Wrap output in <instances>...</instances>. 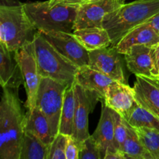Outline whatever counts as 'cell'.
<instances>
[{
    "label": "cell",
    "mask_w": 159,
    "mask_h": 159,
    "mask_svg": "<svg viewBox=\"0 0 159 159\" xmlns=\"http://www.w3.org/2000/svg\"><path fill=\"white\" fill-rule=\"evenodd\" d=\"M85 0H49L50 6H53L56 4H69L80 5Z\"/></svg>",
    "instance_id": "4dcf8cb0"
},
{
    "label": "cell",
    "mask_w": 159,
    "mask_h": 159,
    "mask_svg": "<svg viewBox=\"0 0 159 159\" xmlns=\"http://www.w3.org/2000/svg\"><path fill=\"white\" fill-rule=\"evenodd\" d=\"M73 34L89 51L111 46V40L109 33L102 26L75 30Z\"/></svg>",
    "instance_id": "ffe728a7"
},
{
    "label": "cell",
    "mask_w": 159,
    "mask_h": 159,
    "mask_svg": "<svg viewBox=\"0 0 159 159\" xmlns=\"http://www.w3.org/2000/svg\"><path fill=\"white\" fill-rule=\"evenodd\" d=\"M75 83V82H74ZM76 99L75 94L74 84L67 87L65 92L63 107L61 114L60 127L58 133L72 136L74 131L75 113Z\"/></svg>",
    "instance_id": "44dd1931"
},
{
    "label": "cell",
    "mask_w": 159,
    "mask_h": 159,
    "mask_svg": "<svg viewBox=\"0 0 159 159\" xmlns=\"http://www.w3.org/2000/svg\"><path fill=\"white\" fill-rule=\"evenodd\" d=\"M92 136L97 142L102 159L107 152H118L114 146V117L113 110L102 103V111L99 124Z\"/></svg>",
    "instance_id": "5bb4252c"
},
{
    "label": "cell",
    "mask_w": 159,
    "mask_h": 159,
    "mask_svg": "<svg viewBox=\"0 0 159 159\" xmlns=\"http://www.w3.org/2000/svg\"><path fill=\"white\" fill-rule=\"evenodd\" d=\"M126 120L134 128H149L159 130V118L138 104Z\"/></svg>",
    "instance_id": "cb8c5ba5"
},
{
    "label": "cell",
    "mask_w": 159,
    "mask_h": 159,
    "mask_svg": "<svg viewBox=\"0 0 159 159\" xmlns=\"http://www.w3.org/2000/svg\"><path fill=\"white\" fill-rule=\"evenodd\" d=\"M153 46L138 44L132 46L124 54L125 61L129 71L135 75L152 77Z\"/></svg>",
    "instance_id": "2e32d148"
},
{
    "label": "cell",
    "mask_w": 159,
    "mask_h": 159,
    "mask_svg": "<svg viewBox=\"0 0 159 159\" xmlns=\"http://www.w3.org/2000/svg\"><path fill=\"white\" fill-rule=\"evenodd\" d=\"M2 89L0 102V158L20 159L26 115L17 93L12 89Z\"/></svg>",
    "instance_id": "6da1fadb"
},
{
    "label": "cell",
    "mask_w": 159,
    "mask_h": 159,
    "mask_svg": "<svg viewBox=\"0 0 159 159\" xmlns=\"http://www.w3.org/2000/svg\"><path fill=\"white\" fill-rule=\"evenodd\" d=\"M50 145L30 132L24 131L20 159H49Z\"/></svg>",
    "instance_id": "7402d4cb"
},
{
    "label": "cell",
    "mask_w": 159,
    "mask_h": 159,
    "mask_svg": "<svg viewBox=\"0 0 159 159\" xmlns=\"http://www.w3.org/2000/svg\"><path fill=\"white\" fill-rule=\"evenodd\" d=\"M104 159H127V157L119 152H107L104 156Z\"/></svg>",
    "instance_id": "d6a6232c"
},
{
    "label": "cell",
    "mask_w": 159,
    "mask_h": 159,
    "mask_svg": "<svg viewBox=\"0 0 159 159\" xmlns=\"http://www.w3.org/2000/svg\"><path fill=\"white\" fill-rule=\"evenodd\" d=\"M14 54L21 69L23 85L27 96L25 105L28 110H30L36 107L37 92L41 81L36 58L34 43L33 42L15 51Z\"/></svg>",
    "instance_id": "52a82bcc"
},
{
    "label": "cell",
    "mask_w": 159,
    "mask_h": 159,
    "mask_svg": "<svg viewBox=\"0 0 159 159\" xmlns=\"http://www.w3.org/2000/svg\"><path fill=\"white\" fill-rule=\"evenodd\" d=\"M69 137L61 133L56 135L50 145L49 159H66L65 150Z\"/></svg>",
    "instance_id": "4316f807"
},
{
    "label": "cell",
    "mask_w": 159,
    "mask_h": 159,
    "mask_svg": "<svg viewBox=\"0 0 159 159\" xmlns=\"http://www.w3.org/2000/svg\"><path fill=\"white\" fill-rule=\"evenodd\" d=\"M136 130L152 158L159 159V130L149 128H137Z\"/></svg>",
    "instance_id": "d4e9b609"
},
{
    "label": "cell",
    "mask_w": 159,
    "mask_h": 159,
    "mask_svg": "<svg viewBox=\"0 0 159 159\" xmlns=\"http://www.w3.org/2000/svg\"><path fill=\"white\" fill-rule=\"evenodd\" d=\"M38 32L23 3L0 5V43L9 51L15 52L33 43Z\"/></svg>",
    "instance_id": "3957f363"
},
{
    "label": "cell",
    "mask_w": 159,
    "mask_h": 159,
    "mask_svg": "<svg viewBox=\"0 0 159 159\" xmlns=\"http://www.w3.org/2000/svg\"><path fill=\"white\" fill-rule=\"evenodd\" d=\"M121 54L112 46L89 51V66L113 80L127 84Z\"/></svg>",
    "instance_id": "30bf717a"
},
{
    "label": "cell",
    "mask_w": 159,
    "mask_h": 159,
    "mask_svg": "<svg viewBox=\"0 0 159 159\" xmlns=\"http://www.w3.org/2000/svg\"><path fill=\"white\" fill-rule=\"evenodd\" d=\"M159 13V0H135L107 14L102 27L109 33L111 46L116 48L123 37L137 26Z\"/></svg>",
    "instance_id": "7a4b0ae2"
},
{
    "label": "cell",
    "mask_w": 159,
    "mask_h": 159,
    "mask_svg": "<svg viewBox=\"0 0 159 159\" xmlns=\"http://www.w3.org/2000/svg\"><path fill=\"white\" fill-rule=\"evenodd\" d=\"M24 131L33 134L49 145L54 138L48 118L37 107L28 110L25 118Z\"/></svg>",
    "instance_id": "d6986e66"
},
{
    "label": "cell",
    "mask_w": 159,
    "mask_h": 159,
    "mask_svg": "<svg viewBox=\"0 0 159 159\" xmlns=\"http://www.w3.org/2000/svg\"><path fill=\"white\" fill-rule=\"evenodd\" d=\"M68 85L49 78H41L36 107L47 116L54 138L59 132L65 92Z\"/></svg>",
    "instance_id": "8992f818"
},
{
    "label": "cell",
    "mask_w": 159,
    "mask_h": 159,
    "mask_svg": "<svg viewBox=\"0 0 159 159\" xmlns=\"http://www.w3.org/2000/svg\"><path fill=\"white\" fill-rule=\"evenodd\" d=\"M133 88L138 103L159 118V78L136 75Z\"/></svg>",
    "instance_id": "4fadbf2b"
},
{
    "label": "cell",
    "mask_w": 159,
    "mask_h": 159,
    "mask_svg": "<svg viewBox=\"0 0 159 159\" xmlns=\"http://www.w3.org/2000/svg\"><path fill=\"white\" fill-rule=\"evenodd\" d=\"M40 33L61 54L78 68L89 65V51L84 48L73 33L58 31Z\"/></svg>",
    "instance_id": "9c48e42d"
},
{
    "label": "cell",
    "mask_w": 159,
    "mask_h": 159,
    "mask_svg": "<svg viewBox=\"0 0 159 159\" xmlns=\"http://www.w3.org/2000/svg\"><path fill=\"white\" fill-rule=\"evenodd\" d=\"M25 10L39 32L73 33L79 5L56 4L45 2L23 3Z\"/></svg>",
    "instance_id": "277c9868"
},
{
    "label": "cell",
    "mask_w": 159,
    "mask_h": 159,
    "mask_svg": "<svg viewBox=\"0 0 159 159\" xmlns=\"http://www.w3.org/2000/svg\"><path fill=\"white\" fill-rule=\"evenodd\" d=\"M81 146L72 136L69 137L65 150L66 159H79Z\"/></svg>",
    "instance_id": "f1b7e54d"
},
{
    "label": "cell",
    "mask_w": 159,
    "mask_h": 159,
    "mask_svg": "<svg viewBox=\"0 0 159 159\" xmlns=\"http://www.w3.org/2000/svg\"><path fill=\"white\" fill-rule=\"evenodd\" d=\"M126 122L127 135L124 145V154L127 158L152 159L143 145L136 129L130 126L127 120Z\"/></svg>",
    "instance_id": "603a6c76"
},
{
    "label": "cell",
    "mask_w": 159,
    "mask_h": 159,
    "mask_svg": "<svg viewBox=\"0 0 159 159\" xmlns=\"http://www.w3.org/2000/svg\"><path fill=\"white\" fill-rule=\"evenodd\" d=\"M113 117H114L115 148L118 152L124 154V145L127 135V122L124 117H122L119 113L115 112L114 110H113Z\"/></svg>",
    "instance_id": "484cf974"
},
{
    "label": "cell",
    "mask_w": 159,
    "mask_h": 159,
    "mask_svg": "<svg viewBox=\"0 0 159 159\" xmlns=\"http://www.w3.org/2000/svg\"><path fill=\"white\" fill-rule=\"evenodd\" d=\"M123 0H96L79 5L75 30L93 26H102L106 16L123 6Z\"/></svg>",
    "instance_id": "8fae6325"
},
{
    "label": "cell",
    "mask_w": 159,
    "mask_h": 159,
    "mask_svg": "<svg viewBox=\"0 0 159 159\" xmlns=\"http://www.w3.org/2000/svg\"><path fill=\"white\" fill-rule=\"evenodd\" d=\"M148 23L150 24V26L153 28L154 30L159 35V13L156 14L152 18H151L148 21Z\"/></svg>",
    "instance_id": "1f68e13d"
},
{
    "label": "cell",
    "mask_w": 159,
    "mask_h": 159,
    "mask_svg": "<svg viewBox=\"0 0 159 159\" xmlns=\"http://www.w3.org/2000/svg\"><path fill=\"white\" fill-rule=\"evenodd\" d=\"M79 159H102L100 148L92 135L83 142Z\"/></svg>",
    "instance_id": "83f0119b"
},
{
    "label": "cell",
    "mask_w": 159,
    "mask_h": 159,
    "mask_svg": "<svg viewBox=\"0 0 159 159\" xmlns=\"http://www.w3.org/2000/svg\"><path fill=\"white\" fill-rule=\"evenodd\" d=\"M93 1H96V0H85L83 2H93ZM123 1L125 2L126 0H123ZM83 2H82V3H83ZM81 4H82V3H81Z\"/></svg>",
    "instance_id": "836d02e7"
},
{
    "label": "cell",
    "mask_w": 159,
    "mask_h": 159,
    "mask_svg": "<svg viewBox=\"0 0 159 159\" xmlns=\"http://www.w3.org/2000/svg\"><path fill=\"white\" fill-rule=\"evenodd\" d=\"M74 88L76 107L72 137L79 142L82 148L84 141L90 136L89 132V116L94 110L96 103L102 99L97 93L87 89L75 82Z\"/></svg>",
    "instance_id": "ba28073f"
},
{
    "label": "cell",
    "mask_w": 159,
    "mask_h": 159,
    "mask_svg": "<svg viewBox=\"0 0 159 159\" xmlns=\"http://www.w3.org/2000/svg\"><path fill=\"white\" fill-rule=\"evenodd\" d=\"M159 43V35L148 22L137 26L123 37L116 48L120 54H125L134 45L155 46Z\"/></svg>",
    "instance_id": "e0dca14e"
},
{
    "label": "cell",
    "mask_w": 159,
    "mask_h": 159,
    "mask_svg": "<svg viewBox=\"0 0 159 159\" xmlns=\"http://www.w3.org/2000/svg\"><path fill=\"white\" fill-rule=\"evenodd\" d=\"M34 43L41 78H49L68 86L72 85L79 68L61 54L40 32L36 35Z\"/></svg>",
    "instance_id": "5b68a950"
},
{
    "label": "cell",
    "mask_w": 159,
    "mask_h": 159,
    "mask_svg": "<svg viewBox=\"0 0 159 159\" xmlns=\"http://www.w3.org/2000/svg\"><path fill=\"white\" fill-rule=\"evenodd\" d=\"M152 55L153 61L152 77L159 78V43L153 46Z\"/></svg>",
    "instance_id": "f546056e"
},
{
    "label": "cell",
    "mask_w": 159,
    "mask_h": 159,
    "mask_svg": "<svg viewBox=\"0 0 159 159\" xmlns=\"http://www.w3.org/2000/svg\"><path fill=\"white\" fill-rule=\"evenodd\" d=\"M0 85L2 88L17 89L23 85V78L12 51L0 43Z\"/></svg>",
    "instance_id": "9a60e30c"
},
{
    "label": "cell",
    "mask_w": 159,
    "mask_h": 159,
    "mask_svg": "<svg viewBox=\"0 0 159 159\" xmlns=\"http://www.w3.org/2000/svg\"><path fill=\"white\" fill-rule=\"evenodd\" d=\"M114 80L89 65L79 68L75 77V82L84 88L96 92L103 99L109 85Z\"/></svg>",
    "instance_id": "ac0fdd59"
},
{
    "label": "cell",
    "mask_w": 159,
    "mask_h": 159,
    "mask_svg": "<svg viewBox=\"0 0 159 159\" xmlns=\"http://www.w3.org/2000/svg\"><path fill=\"white\" fill-rule=\"evenodd\" d=\"M106 105L122 117L127 120L138 105L134 88L127 84L113 81L107 89L103 98Z\"/></svg>",
    "instance_id": "7c38bea8"
}]
</instances>
